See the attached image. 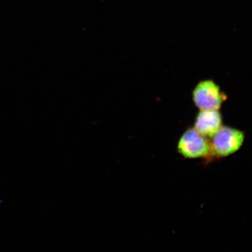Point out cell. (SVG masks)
Returning a JSON list of instances; mask_svg holds the SVG:
<instances>
[{
  "label": "cell",
  "mask_w": 252,
  "mask_h": 252,
  "mask_svg": "<svg viewBox=\"0 0 252 252\" xmlns=\"http://www.w3.org/2000/svg\"><path fill=\"white\" fill-rule=\"evenodd\" d=\"M212 139L210 142L213 157L225 158L241 149L245 140V134L238 129L222 126Z\"/></svg>",
  "instance_id": "2"
},
{
  "label": "cell",
  "mask_w": 252,
  "mask_h": 252,
  "mask_svg": "<svg viewBox=\"0 0 252 252\" xmlns=\"http://www.w3.org/2000/svg\"><path fill=\"white\" fill-rule=\"evenodd\" d=\"M222 126V116L219 110H200L195 120L194 128L209 139L216 134Z\"/></svg>",
  "instance_id": "4"
},
{
  "label": "cell",
  "mask_w": 252,
  "mask_h": 252,
  "mask_svg": "<svg viewBox=\"0 0 252 252\" xmlns=\"http://www.w3.org/2000/svg\"><path fill=\"white\" fill-rule=\"evenodd\" d=\"M192 97L195 105L200 110H219L226 97L215 82L207 80L197 84Z\"/></svg>",
  "instance_id": "3"
},
{
  "label": "cell",
  "mask_w": 252,
  "mask_h": 252,
  "mask_svg": "<svg viewBox=\"0 0 252 252\" xmlns=\"http://www.w3.org/2000/svg\"><path fill=\"white\" fill-rule=\"evenodd\" d=\"M178 152L187 159H209L213 157L209 138L200 134L194 128H188L178 141Z\"/></svg>",
  "instance_id": "1"
}]
</instances>
